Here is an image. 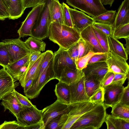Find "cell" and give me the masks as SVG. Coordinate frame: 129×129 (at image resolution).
Wrapping results in <instances>:
<instances>
[{"label":"cell","mask_w":129,"mask_h":129,"mask_svg":"<svg viewBox=\"0 0 129 129\" xmlns=\"http://www.w3.org/2000/svg\"><path fill=\"white\" fill-rule=\"evenodd\" d=\"M48 37L59 47L68 50L78 42L80 38V33L74 27L52 22L49 27Z\"/></svg>","instance_id":"6da1fadb"},{"label":"cell","mask_w":129,"mask_h":129,"mask_svg":"<svg viewBox=\"0 0 129 129\" xmlns=\"http://www.w3.org/2000/svg\"><path fill=\"white\" fill-rule=\"evenodd\" d=\"M106 108L103 103L97 104L83 114L73 125L70 129H98L105 122Z\"/></svg>","instance_id":"7a4b0ae2"},{"label":"cell","mask_w":129,"mask_h":129,"mask_svg":"<svg viewBox=\"0 0 129 129\" xmlns=\"http://www.w3.org/2000/svg\"><path fill=\"white\" fill-rule=\"evenodd\" d=\"M53 0H45L44 5L31 31V36L42 40L48 37L51 23L50 10Z\"/></svg>","instance_id":"3957f363"},{"label":"cell","mask_w":129,"mask_h":129,"mask_svg":"<svg viewBox=\"0 0 129 129\" xmlns=\"http://www.w3.org/2000/svg\"><path fill=\"white\" fill-rule=\"evenodd\" d=\"M53 63V57L39 78L35 80H33L31 86L24 93L28 98L33 99L37 98L48 82L52 80L55 79Z\"/></svg>","instance_id":"277c9868"},{"label":"cell","mask_w":129,"mask_h":129,"mask_svg":"<svg viewBox=\"0 0 129 129\" xmlns=\"http://www.w3.org/2000/svg\"><path fill=\"white\" fill-rule=\"evenodd\" d=\"M69 5L86 13L92 17L106 12L101 0H66Z\"/></svg>","instance_id":"5b68a950"},{"label":"cell","mask_w":129,"mask_h":129,"mask_svg":"<svg viewBox=\"0 0 129 129\" xmlns=\"http://www.w3.org/2000/svg\"><path fill=\"white\" fill-rule=\"evenodd\" d=\"M16 118L17 122L24 129L43 121L41 110L34 105L29 107H23Z\"/></svg>","instance_id":"8992f818"},{"label":"cell","mask_w":129,"mask_h":129,"mask_svg":"<svg viewBox=\"0 0 129 129\" xmlns=\"http://www.w3.org/2000/svg\"><path fill=\"white\" fill-rule=\"evenodd\" d=\"M53 66L57 79L66 67L74 70L77 69L75 63L70 56L68 50L60 47L54 53Z\"/></svg>","instance_id":"52a82bcc"},{"label":"cell","mask_w":129,"mask_h":129,"mask_svg":"<svg viewBox=\"0 0 129 129\" xmlns=\"http://www.w3.org/2000/svg\"><path fill=\"white\" fill-rule=\"evenodd\" d=\"M2 41L6 45L10 57V64L30 55L32 53L24 42L20 38L6 39Z\"/></svg>","instance_id":"ba28073f"},{"label":"cell","mask_w":129,"mask_h":129,"mask_svg":"<svg viewBox=\"0 0 129 129\" xmlns=\"http://www.w3.org/2000/svg\"><path fill=\"white\" fill-rule=\"evenodd\" d=\"M96 104L89 101L71 104L67 113L68 119L62 129H70L74 123L83 114L91 109Z\"/></svg>","instance_id":"9c48e42d"},{"label":"cell","mask_w":129,"mask_h":129,"mask_svg":"<svg viewBox=\"0 0 129 129\" xmlns=\"http://www.w3.org/2000/svg\"><path fill=\"white\" fill-rule=\"evenodd\" d=\"M44 4V2L33 8L25 20L22 23L21 26L17 31L19 36L18 38L31 36L33 27L38 18Z\"/></svg>","instance_id":"30bf717a"},{"label":"cell","mask_w":129,"mask_h":129,"mask_svg":"<svg viewBox=\"0 0 129 129\" xmlns=\"http://www.w3.org/2000/svg\"><path fill=\"white\" fill-rule=\"evenodd\" d=\"M70 105L64 104L57 100L41 110L42 120L45 127L47 123L53 119L61 114L67 113Z\"/></svg>","instance_id":"8fae6325"},{"label":"cell","mask_w":129,"mask_h":129,"mask_svg":"<svg viewBox=\"0 0 129 129\" xmlns=\"http://www.w3.org/2000/svg\"><path fill=\"white\" fill-rule=\"evenodd\" d=\"M107 66L108 72L114 74L120 73L129 75V66L126 60L109 51L105 61Z\"/></svg>","instance_id":"7c38bea8"},{"label":"cell","mask_w":129,"mask_h":129,"mask_svg":"<svg viewBox=\"0 0 129 129\" xmlns=\"http://www.w3.org/2000/svg\"><path fill=\"white\" fill-rule=\"evenodd\" d=\"M124 87L123 85L111 83L103 87V103L106 108L112 107L119 102Z\"/></svg>","instance_id":"4fadbf2b"},{"label":"cell","mask_w":129,"mask_h":129,"mask_svg":"<svg viewBox=\"0 0 129 129\" xmlns=\"http://www.w3.org/2000/svg\"><path fill=\"white\" fill-rule=\"evenodd\" d=\"M68 8L73 27L80 33L88 26L92 25L95 21L92 17L82 12L71 8L69 6Z\"/></svg>","instance_id":"5bb4252c"},{"label":"cell","mask_w":129,"mask_h":129,"mask_svg":"<svg viewBox=\"0 0 129 129\" xmlns=\"http://www.w3.org/2000/svg\"><path fill=\"white\" fill-rule=\"evenodd\" d=\"M84 76L77 81L69 85L71 94V104L89 101V97L86 92L85 86Z\"/></svg>","instance_id":"9a60e30c"},{"label":"cell","mask_w":129,"mask_h":129,"mask_svg":"<svg viewBox=\"0 0 129 129\" xmlns=\"http://www.w3.org/2000/svg\"><path fill=\"white\" fill-rule=\"evenodd\" d=\"M82 71L85 78H92L101 82L108 68L106 62H102L88 64Z\"/></svg>","instance_id":"2e32d148"},{"label":"cell","mask_w":129,"mask_h":129,"mask_svg":"<svg viewBox=\"0 0 129 129\" xmlns=\"http://www.w3.org/2000/svg\"><path fill=\"white\" fill-rule=\"evenodd\" d=\"M15 82L6 68H3L0 70V100L18 86V83Z\"/></svg>","instance_id":"e0dca14e"},{"label":"cell","mask_w":129,"mask_h":129,"mask_svg":"<svg viewBox=\"0 0 129 129\" xmlns=\"http://www.w3.org/2000/svg\"><path fill=\"white\" fill-rule=\"evenodd\" d=\"M1 100L2 101L1 105L4 107V111L7 110H8L16 118H17L23 107L16 97L14 90L4 96Z\"/></svg>","instance_id":"ac0fdd59"},{"label":"cell","mask_w":129,"mask_h":129,"mask_svg":"<svg viewBox=\"0 0 129 129\" xmlns=\"http://www.w3.org/2000/svg\"><path fill=\"white\" fill-rule=\"evenodd\" d=\"M29 55H27L15 61L6 68L15 81L18 80L19 77L26 69L29 63Z\"/></svg>","instance_id":"d6986e66"},{"label":"cell","mask_w":129,"mask_h":129,"mask_svg":"<svg viewBox=\"0 0 129 129\" xmlns=\"http://www.w3.org/2000/svg\"><path fill=\"white\" fill-rule=\"evenodd\" d=\"M128 23H129V0H124L116 13L112 25L113 29Z\"/></svg>","instance_id":"ffe728a7"},{"label":"cell","mask_w":129,"mask_h":129,"mask_svg":"<svg viewBox=\"0 0 129 129\" xmlns=\"http://www.w3.org/2000/svg\"><path fill=\"white\" fill-rule=\"evenodd\" d=\"M84 76L82 70L77 69L74 70L67 67L62 72L57 80L70 85Z\"/></svg>","instance_id":"44dd1931"},{"label":"cell","mask_w":129,"mask_h":129,"mask_svg":"<svg viewBox=\"0 0 129 129\" xmlns=\"http://www.w3.org/2000/svg\"><path fill=\"white\" fill-rule=\"evenodd\" d=\"M80 38L88 42L92 47L95 52H106L99 44L93 29L92 25L80 32Z\"/></svg>","instance_id":"7402d4cb"},{"label":"cell","mask_w":129,"mask_h":129,"mask_svg":"<svg viewBox=\"0 0 129 129\" xmlns=\"http://www.w3.org/2000/svg\"><path fill=\"white\" fill-rule=\"evenodd\" d=\"M54 91L57 99L61 103L71 104V94L69 85L60 81L56 85Z\"/></svg>","instance_id":"603a6c76"},{"label":"cell","mask_w":129,"mask_h":129,"mask_svg":"<svg viewBox=\"0 0 129 129\" xmlns=\"http://www.w3.org/2000/svg\"><path fill=\"white\" fill-rule=\"evenodd\" d=\"M44 54V52L42 53L36 61L30 67H27L25 71L19 78L18 80L23 87L30 79L33 78L34 79L42 61Z\"/></svg>","instance_id":"cb8c5ba5"},{"label":"cell","mask_w":129,"mask_h":129,"mask_svg":"<svg viewBox=\"0 0 129 129\" xmlns=\"http://www.w3.org/2000/svg\"><path fill=\"white\" fill-rule=\"evenodd\" d=\"M108 42L109 51L127 60L128 55L122 43L112 36H108Z\"/></svg>","instance_id":"d4e9b609"},{"label":"cell","mask_w":129,"mask_h":129,"mask_svg":"<svg viewBox=\"0 0 129 129\" xmlns=\"http://www.w3.org/2000/svg\"><path fill=\"white\" fill-rule=\"evenodd\" d=\"M10 3L8 9L9 19L15 20L20 17L24 13L25 9L23 0H10Z\"/></svg>","instance_id":"484cf974"},{"label":"cell","mask_w":129,"mask_h":129,"mask_svg":"<svg viewBox=\"0 0 129 129\" xmlns=\"http://www.w3.org/2000/svg\"><path fill=\"white\" fill-rule=\"evenodd\" d=\"M50 14L51 23L63 24L61 4L58 0H53L51 6Z\"/></svg>","instance_id":"4316f807"},{"label":"cell","mask_w":129,"mask_h":129,"mask_svg":"<svg viewBox=\"0 0 129 129\" xmlns=\"http://www.w3.org/2000/svg\"><path fill=\"white\" fill-rule=\"evenodd\" d=\"M24 42L31 52H41L45 50L46 44L42 40L30 36Z\"/></svg>","instance_id":"83f0119b"},{"label":"cell","mask_w":129,"mask_h":129,"mask_svg":"<svg viewBox=\"0 0 129 129\" xmlns=\"http://www.w3.org/2000/svg\"><path fill=\"white\" fill-rule=\"evenodd\" d=\"M112 108V116L129 120V106L123 105L118 102Z\"/></svg>","instance_id":"f1b7e54d"},{"label":"cell","mask_w":129,"mask_h":129,"mask_svg":"<svg viewBox=\"0 0 129 129\" xmlns=\"http://www.w3.org/2000/svg\"><path fill=\"white\" fill-rule=\"evenodd\" d=\"M68 118L67 113L58 116L50 120L46 124L45 129H62Z\"/></svg>","instance_id":"f546056e"},{"label":"cell","mask_w":129,"mask_h":129,"mask_svg":"<svg viewBox=\"0 0 129 129\" xmlns=\"http://www.w3.org/2000/svg\"><path fill=\"white\" fill-rule=\"evenodd\" d=\"M54 53L51 50H48L44 52L42 61L37 71V73L33 80H35L39 78L49 64L53 57Z\"/></svg>","instance_id":"4dcf8cb0"},{"label":"cell","mask_w":129,"mask_h":129,"mask_svg":"<svg viewBox=\"0 0 129 129\" xmlns=\"http://www.w3.org/2000/svg\"><path fill=\"white\" fill-rule=\"evenodd\" d=\"M116 13V10H107L105 13L92 18L95 21L112 25L114 22Z\"/></svg>","instance_id":"1f68e13d"},{"label":"cell","mask_w":129,"mask_h":129,"mask_svg":"<svg viewBox=\"0 0 129 129\" xmlns=\"http://www.w3.org/2000/svg\"><path fill=\"white\" fill-rule=\"evenodd\" d=\"M100 82L92 78H85V89L87 95L89 98L100 87Z\"/></svg>","instance_id":"d6a6232c"},{"label":"cell","mask_w":129,"mask_h":129,"mask_svg":"<svg viewBox=\"0 0 129 129\" xmlns=\"http://www.w3.org/2000/svg\"><path fill=\"white\" fill-rule=\"evenodd\" d=\"M10 59L5 43L0 42V65L6 68L10 64Z\"/></svg>","instance_id":"836d02e7"},{"label":"cell","mask_w":129,"mask_h":129,"mask_svg":"<svg viewBox=\"0 0 129 129\" xmlns=\"http://www.w3.org/2000/svg\"><path fill=\"white\" fill-rule=\"evenodd\" d=\"M106 118L112 123L115 129H129V120L106 114Z\"/></svg>","instance_id":"e575fe53"},{"label":"cell","mask_w":129,"mask_h":129,"mask_svg":"<svg viewBox=\"0 0 129 129\" xmlns=\"http://www.w3.org/2000/svg\"><path fill=\"white\" fill-rule=\"evenodd\" d=\"M93 29L97 40L105 52H108L109 51V50L108 42V36L101 31L94 28L93 26Z\"/></svg>","instance_id":"d590c367"},{"label":"cell","mask_w":129,"mask_h":129,"mask_svg":"<svg viewBox=\"0 0 129 129\" xmlns=\"http://www.w3.org/2000/svg\"><path fill=\"white\" fill-rule=\"evenodd\" d=\"M112 36L117 39L129 38V23L113 29Z\"/></svg>","instance_id":"8d00e7d4"},{"label":"cell","mask_w":129,"mask_h":129,"mask_svg":"<svg viewBox=\"0 0 129 129\" xmlns=\"http://www.w3.org/2000/svg\"><path fill=\"white\" fill-rule=\"evenodd\" d=\"M100 53L90 51L85 55L79 58L76 64L77 69L82 70L87 66L88 61L94 55Z\"/></svg>","instance_id":"74e56055"},{"label":"cell","mask_w":129,"mask_h":129,"mask_svg":"<svg viewBox=\"0 0 129 129\" xmlns=\"http://www.w3.org/2000/svg\"><path fill=\"white\" fill-rule=\"evenodd\" d=\"M78 42L79 45V58L85 55L90 51L94 52L91 45L81 38Z\"/></svg>","instance_id":"f35d334b"},{"label":"cell","mask_w":129,"mask_h":129,"mask_svg":"<svg viewBox=\"0 0 129 129\" xmlns=\"http://www.w3.org/2000/svg\"><path fill=\"white\" fill-rule=\"evenodd\" d=\"M94 28L103 33L108 36H112V25L95 21L92 24Z\"/></svg>","instance_id":"ab89813d"},{"label":"cell","mask_w":129,"mask_h":129,"mask_svg":"<svg viewBox=\"0 0 129 129\" xmlns=\"http://www.w3.org/2000/svg\"><path fill=\"white\" fill-rule=\"evenodd\" d=\"M104 100V88L100 87L90 97L89 101L95 104H97L103 103Z\"/></svg>","instance_id":"60d3db41"},{"label":"cell","mask_w":129,"mask_h":129,"mask_svg":"<svg viewBox=\"0 0 129 129\" xmlns=\"http://www.w3.org/2000/svg\"><path fill=\"white\" fill-rule=\"evenodd\" d=\"M61 5L63 24L70 27H73L68 8V6L63 2L61 4Z\"/></svg>","instance_id":"b9f144b4"},{"label":"cell","mask_w":129,"mask_h":129,"mask_svg":"<svg viewBox=\"0 0 129 129\" xmlns=\"http://www.w3.org/2000/svg\"><path fill=\"white\" fill-rule=\"evenodd\" d=\"M24 129V127L16 121H5L0 125V129Z\"/></svg>","instance_id":"7bdbcfd3"},{"label":"cell","mask_w":129,"mask_h":129,"mask_svg":"<svg viewBox=\"0 0 129 129\" xmlns=\"http://www.w3.org/2000/svg\"><path fill=\"white\" fill-rule=\"evenodd\" d=\"M14 91L17 99L23 107H29L33 105L26 96L18 92L15 89Z\"/></svg>","instance_id":"ee69618b"},{"label":"cell","mask_w":129,"mask_h":129,"mask_svg":"<svg viewBox=\"0 0 129 129\" xmlns=\"http://www.w3.org/2000/svg\"><path fill=\"white\" fill-rule=\"evenodd\" d=\"M108 52L100 53L92 56L88 64L94 63L105 62L107 57Z\"/></svg>","instance_id":"f6af8a7d"},{"label":"cell","mask_w":129,"mask_h":129,"mask_svg":"<svg viewBox=\"0 0 129 129\" xmlns=\"http://www.w3.org/2000/svg\"><path fill=\"white\" fill-rule=\"evenodd\" d=\"M129 75L120 74H114L113 80L111 83L117 85H123L127 78L128 79Z\"/></svg>","instance_id":"bcb514c9"},{"label":"cell","mask_w":129,"mask_h":129,"mask_svg":"<svg viewBox=\"0 0 129 129\" xmlns=\"http://www.w3.org/2000/svg\"><path fill=\"white\" fill-rule=\"evenodd\" d=\"M68 50L70 56L74 61L76 65L79 58V45L78 42L72 46Z\"/></svg>","instance_id":"7dc6e473"},{"label":"cell","mask_w":129,"mask_h":129,"mask_svg":"<svg viewBox=\"0 0 129 129\" xmlns=\"http://www.w3.org/2000/svg\"><path fill=\"white\" fill-rule=\"evenodd\" d=\"M114 74L108 72L105 74L100 82L101 87H104L111 83L113 80Z\"/></svg>","instance_id":"c3c4849f"},{"label":"cell","mask_w":129,"mask_h":129,"mask_svg":"<svg viewBox=\"0 0 129 129\" xmlns=\"http://www.w3.org/2000/svg\"><path fill=\"white\" fill-rule=\"evenodd\" d=\"M119 102L121 104L129 106V83L124 87L123 92Z\"/></svg>","instance_id":"681fc988"},{"label":"cell","mask_w":129,"mask_h":129,"mask_svg":"<svg viewBox=\"0 0 129 129\" xmlns=\"http://www.w3.org/2000/svg\"><path fill=\"white\" fill-rule=\"evenodd\" d=\"M45 0H23L24 8H33L44 2Z\"/></svg>","instance_id":"f907efd6"},{"label":"cell","mask_w":129,"mask_h":129,"mask_svg":"<svg viewBox=\"0 0 129 129\" xmlns=\"http://www.w3.org/2000/svg\"><path fill=\"white\" fill-rule=\"evenodd\" d=\"M8 9L2 0H0V20H4L9 17Z\"/></svg>","instance_id":"816d5d0a"},{"label":"cell","mask_w":129,"mask_h":129,"mask_svg":"<svg viewBox=\"0 0 129 129\" xmlns=\"http://www.w3.org/2000/svg\"><path fill=\"white\" fill-rule=\"evenodd\" d=\"M41 54V52H32L29 55V63L27 67H29L31 66L39 58Z\"/></svg>","instance_id":"f5cc1de1"},{"label":"cell","mask_w":129,"mask_h":129,"mask_svg":"<svg viewBox=\"0 0 129 129\" xmlns=\"http://www.w3.org/2000/svg\"><path fill=\"white\" fill-rule=\"evenodd\" d=\"M33 79L32 78L29 80L23 87L24 92L25 93L31 86L33 83Z\"/></svg>","instance_id":"db71d44e"},{"label":"cell","mask_w":129,"mask_h":129,"mask_svg":"<svg viewBox=\"0 0 129 129\" xmlns=\"http://www.w3.org/2000/svg\"><path fill=\"white\" fill-rule=\"evenodd\" d=\"M105 122L106 124L107 129H115L111 122L106 118Z\"/></svg>","instance_id":"11a10c76"},{"label":"cell","mask_w":129,"mask_h":129,"mask_svg":"<svg viewBox=\"0 0 129 129\" xmlns=\"http://www.w3.org/2000/svg\"><path fill=\"white\" fill-rule=\"evenodd\" d=\"M114 1V0H101V2L103 5H110V7L112 6Z\"/></svg>","instance_id":"9f6ffc18"},{"label":"cell","mask_w":129,"mask_h":129,"mask_svg":"<svg viewBox=\"0 0 129 129\" xmlns=\"http://www.w3.org/2000/svg\"><path fill=\"white\" fill-rule=\"evenodd\" d=\"M126 41V43L125 44V48L127 54L128 55L129 53V38H127L124 39Z\"/></svg>","instance_id":"6f0895ef"},{"label":"cell","mask_w":129,"mask_h":129,"mask_svg":"<svg viewBox=\"0 0 129 129\" xmlns=\"http://www.w3.org/2000/svg\"><path fill=\"white\" fill-rule=\"evenodd\" d=\"M8 9L9 7L10 3V0H2Z\"/></svg>","instance_id":"680465c9"}]
</instances>
